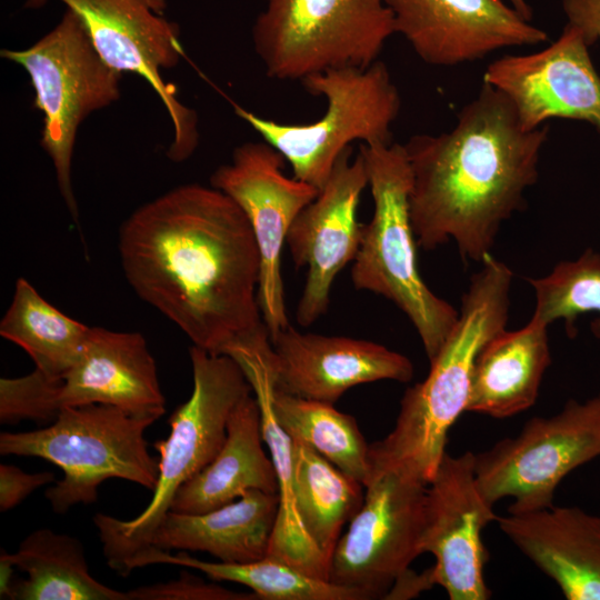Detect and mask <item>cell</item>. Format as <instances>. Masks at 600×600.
<instances>
[{"mask_svg": "<svg viewBox=\"0 0 600 600\" xmlns=\"http://www.w3.org/2000/svg\"><path fill=\"white\" fill-rule=\"evenodd\" d=\"M394 32L414 53L434 67L481 60L511 47L548 39L503 0H386Z\"/></svg>", "mask_w": 600, "mask_h": 600, "instance_id": "e0dca14e", "label": "cell"}, {"mask_svg": "<svg viewBox=\"0 0 600 600\" xmlns=\"http://www.w3.org/2000/svg\"><path fill=\"white\" fill-rule=\"evenodd\" d=\"M1 58L19 64L34 90L42 116L40 144L51 159L60 194L79 224L71 166L80 124L120 98L121 72L96 50L80 17L66 8L60 21L26 49H2Z\"/></svg>", "mask_w": 600, "mask_h": 600, "instance_id": "ba28073f", "label": "cell"}, {"mask_svg": "<svg viewBox=\"0 0 600 600\" xmlns=\"http://www.w3.org/2000/svg\"><path fill=\"white\" fill-rule=\"evenodd\" d=\"M127 594L128 600H258L253 592H236L206 583L184 570L176 580L138 587Z\"/></svg>", "mask_w": 600, "mask_h": 600, "instance_id": "1f68e13d", "label": "cell"}, {"mask_svg": "<svg viewBox=\"0 0 600 600\" xmlns=\"http://www.w3.org/2000/svg\"><path fill=\"white\" fill-rule=\"evenodd\" d=\"M2 553L27 578L12 584L14 600H128L89 572L83 544L51 529L29 533L14 553Z\"/></svg>", "mask_w": 600, "mask_h": 600, "instance_id": "d4e9b609", "label": "cell"}, {"mask_svg": "<svg viewBox=\"0 0 600 600\" xmlns=\"http://www.w3.org/2000/svg\"><path fill=\"white\" fill-rule=\"evenodd\" d=\"M154 421L109 404L67 407L46 428L1 432L0 453L37 457L59 467L63 478L44 497L56 513L63 514L76 504L93 503L99 486L108 479L154 490L159 461L144 439Z\"/></svg>", "mask_w": 600, "mask_h": 600, "instance_id": "8992f818", "label": "cell"}, {"mask_svg": "<svg viewBox=\"0 0 600 600\" xmlns=\"http://www.w3.org/2000/svg\"><path fill=\"white\" fill-rule=\"evenodd\" d=\"M90 327L61 312L24 278L0 321V336L22 348L36 369L61 379L77 361Z\"/></svg>", "mask_w": 600, "mask_h": 600, "instance_id": "83f0119b", "label": "cell"}, {"mask_svg": "<svg viewBox=\"0 0 600 600\" xmlns=\"http://www.w3.org/2000/svg\"><path fill=\"white\" fill-rule=\"evenodd\" d=\"M59 380L47 377L38 369L18 378H1L0 422L54 421L60 412L57 406Z\"/></svg>", "mask_w": 600, "mask_h": 600, "instance_id": "4dcf8cb0", "label": "cell"}, {"mask_svg": "<svg viewBox=\"0 0 600 600\" xmlns=\"http://www.w3.org/2000/svg\"><path fill=\"white\" fill-rule=\"evenodd\" d=\"M512 278L511 269L491 254L482 261L428 376L406 390L393 429L369 444L370 471L396 470L431 482L447 452L448 432L466 411L476 357L506 329Z\"/></svg>", "mask_w": 600, "mask_h": 600, "instance_id": "3957f363", "label": "cell"}, {"mask_svg": "<svg viewBox=\"0 0 600 600\" xmlns=\"http://www.w3.org/2000/svg\"><path fill=\"white\" fill-rule=\"evenodd\" d=\"M427 486L396 470L371 472L362 506L331 556L329 580L384 599L422 553Z\"/></svg>", "mask_w": 600, "mask_h": 600, "instance_id": "8fae6325", "label": "cell"}, {"mask_svg": "<svg viewBox=\"0 0 600 600\" xmlns=\"http://www.w3.org/2000/svg\"><path fill=\"white\" fill-rule=\"evenodd\" d=\"M293 490L304 530L330 563L347 522L360 510L364 487L309 444L292 439Z\"/></svg>", "mask_w": 600, "mask_h": 600, "instance_id": "484cf974", "label": "cell"}, {"mask_svg": "<svg viewBox=\"0 0 600 600\" xmlns=\"http://www.w3.org/2000/svg\"><path fill=\"white\" fill-rule=\"evenodd\" d=\"M286 160L266 141L233 149L229 163L218 167L210 186L229 196L246 214L260 254L258 299L272 340L290 323L281 274V253L289 228L319 189L283 172Z\"/></svg>", "mask_w": 600, "mask_h": 600, "instance_id": "7c38bea8", "label": "cell"}, {"mask_svg": "<svg viewBox=\"0 0 600 600\" xmlns=\"http://www.w3.org/2000/svg\"><path fill=\"white\" fill-rule=\"evenodd\" d=\"M536 293L533 316L550 324L563 320L571 336L577 319L597 313L591 330L600 338V253L587 249L576 260L559 262L547 276L529 279Z\"/></svg>", "mask_w": 600, "mask_h": 600, "instance_id": "f546056e", "label": "cell"}, {"mask_svg": "<svg viewBox=\"0 0 600 600\" xmlns=\"http://www.w3.org/2000/svg\"><path fill=\"white\" fill-rule=\"evenodd\" d=\"M156 563L197 569L211 580L243 584L258 600H371L363 590L312 577L269 556L246 563H227L199 560L186 551L172 554L151 547L131 561L130 570Z\"/></svg>", "mask_w": 600, "mask_h": 600, "instance_id": "4316f807", "label": "cell"}, {"mask_svg": "<svg viewBox=\"0 0 600 600\" xmlns=\"http://www.w3.org/2000/svg\"><path fill=\"white\" fill-rule=\"evenodd\" d=\"M223 353L240 364L251 384L260 407L263 441L276 468L279 509L267 556L329 580L330 563L304 530L296 506L292 439L277 421L271 401L274 371L270 336L263 333L237 342Z\"/></svg>", "mask_w": 600, "mask_h": 600, "instance_id": "44dd1931", "label": "cell"}, {"mask_svg": "<svg viewBox=\"0 0 600 600\" xmlns=\"http://www.w3.org/2000/svg\"><path fill=\"white\" fill-rule=\"evenodd\" d=\"M549 324L533 316L520 329H503L479 350L466 411L504 419L534 404L551 363Z\"/></svg>", "mask_w": 600, "mask_h": 600, "instance_id": "603a6c76", "label": "cell"}, {"mask_svg": "<svg viewBox=\"0 0 600 600\" xmlns=\"http://www.w3.org/2000/svg\"><path fill=\"white\" fill-rule=\"evenodd\" d=\"M152 3L154 4L156 9L163 13L166 7H167V0H151Z\"/></svg>", "mask_w": 600, "mask_h": 600, "instance_id": "74e56055", "label": "cell"}, {"mask_svg": "<svg viewBox=\"0 0 600 600\" xmlns=\"http://www.w3.org/2000/svg\"><path fill=\"white\" fill-rule=\"evenodd\" d=\"M432 568L421 573L412 570L404 572L391 587L384 599H410L418 597L422 591L434 586Z\"/></svg>", "mask_w": 600, "mask_h": 600, "instance_id": "e575fe53", "label": "cell"}, {"mask_svg": "<svg viewBox=\"0 0 600 600\" xmlns=\"http://www.w3.org/2000/svg\"><path fill=\"white\" fill-rule=\"evenodd\" d=\"M512 543L551 578L568 600H600V517L578 507H549L499 517Z\"/></svg>", "mask_w": 600, "mask_h": 600, "instance_id": "ffe728a7", "label": "cell"}, {"mask_svg": "<svg viewBox=\"0 0 600 600\" xmlns=\"http://www.w3.org/2000/svg\"><path fill=\"white\" fill-rule=\"evenodd\" d=\"M74 11L100 57L112 69L144 79L159 96L173 124L168 157L188 159L199 142L196 112L182 104L161 71L176 67L183 53L179 27L151 0H59Z\"/></svg>", "mask_w": 600, "mask_h": 600, "instance_id": "4fadbf2b", "label": "cell"}, {"mask_svg": "<svg viewBox=\"0 0 600 600\" xmlns=\"http://www.w3.org/2000/svg\"><path fill=\"white\" fill-rule=\"evenodd\" d=\"M48 0H27L24 7L30 9H39L47 3Z\"/></svg>", "mask_w": 600, "mask_h": 600, "instance_id": "8d00e7d4", "label": "cell"}, {"mask_svg": "<svg viewBox=\"0 0 600 600\" xmlns=\"http://www.w3.org/2000/svg\"><path fill=\"white\" fill-rule=\"evenodd\" d=\"M300 82L308 93L326 100L324 113L317 121L283 123L233 107L236 114L290 163L294 178L320 189L351 142H392L401 97L382 61L366 68L329 69Z\"/></svg>", "mask_w": 600, "mask_h": 600, "instance_id": "52a82bcc", "label": "cell"}, {"mask_svg": "<svg viewBox=\"0 0 600 600\" xmlns=\"http://www.w3.org/2000/svg\"><path fill=\"white\" fill-rule=\"evenodd\" d=\"M474 456L478 486L492 504L512 498L509 513L552 507L562 479L600 456V393L570 399L554 416L533 417L516 437Z\"/></svg>", "mask_w": 600, "mask_h": 600, "instance_id": "30bf717a", "label": "cell"}, {"mask_svg": "<svg viewBox=\"0 0 600 600\" xmlns=\"http://www.w3.org/2000/svg\"><path fill=\"white\" fill-rule=\"evenodd\" d=\"M271 346L276 388L304 399L334 404L352 387L413 377L409 358L368 340L304 333L289 324Z\"/></svg>", "mask_w": 600, "mask_h": 600, "instance_id": "ac0fdd59", "label": "cell"}, {"mask_svg": "<svg viewBox=\"0 0 600 600\" xmlns=\"http://www.w3.org/2000/svg\"><path fill=\"white\" fill-rule=\"evenodd\" d=\"M189 354L192 393L170 416L169 436L153 443L159 452V474L152 499L130 520L104 513L93 517L108 566L122 577L130 574V562L150 548L179 488L218 454L231 412L252 393L247 376L232 357L196 346Z\"/></svg>", "mask_w": 600, "mask_h": 600, "instance_id": "277c9868", "label": "cell"}, {"mask_svg": "<svg viewBox=\"0 0 600 600\" xmlns=\"http://www.w3.org/2000/svg\"><path fill=\"white\" fill-rule=\"evenodd\" d=\"M568 24L577 28L591 46L600 41V0H562Z\"/></svg>", "mask_w": 600, "mask_h": 600, "instance_id": "836d02e7", "label": "cell"}, {"mask_svg": "<svg viewBox=\"0 0 600 600\" xmlns=\"http://www.w3.org/2000/svg\"><path fill=\"white\" fill-rule=\"evenodd\" d=\"M349 147L336 161L317 197L291 223L286 243L297 268H306V282L296 318L307 327L328 309L331 286L338 273L353 261L363 224L357 210L368 186L363 156L352 158Z\"/></svg>", "mask_w": 600, "mask_h": 600, "instance_id": "9a60e30c", "label": "cell"}, {"mask_svg": "<svg viewBox=\"0 0 600 600\" xmlns=\"http://www.w3.org/2000/svg\"><path fill=\"white\" fill-rule=\"evenodd\" d=\"M279 509V494L249 490L220 508L198 513L169 511L150 548L200 551L227 563H246L268 553Z\"/></svg>", "mask_w": 600, "mask_h": 600, "instance_id": "7402d4cb", "label": "cell"}, {"mask_svg": "<svg viewBox=\"0 0 600 600\" xmlns=\"http://www.w3.org/2000/svg\"><path fill=\"white\" fill-rule=\"evenodd\" d=\"M118 251L137 296L212 353L269 332L256 296L260 254L241 208L224 192L178 186L121 224Z\"/></svg>", "mask_w": 600, "mask_h": 600, "instance_id": "6da1fadb", "label": "cell"}, {"mask_svg": "<svg viewBox=\"0 0 600 600\" xmlns=\"http://www.w3.org/2000/svg\"><path fill=\"white\" fill-rule=\"evenodd\" d=\"M589 47L567 23L547 48L491 61L482 81L507 97L524 130L561 118L588 122L600 133V76Z\"/></svg>", "mask_w": 600, "mask_h": 600, "instance_id": "2e32d148", "label": "cell"}, {"mask_svg": "<svg viewBox=\"0 0 600 600\" xmlns=\"http://www.w3.org/2000/svg\"><path fill=\"white\" fill-rule=\"evenodd\" d=\"M109 404L159 419L166 412L156 361L140 332L90 327L83 348L59 380L57 406Z\"/></svg>", "mask_w": 600, "mask_h": 600, "instance_id": "d6986e66", "label": "cell"}, {"mask_svg": "<svg viewBox=\"0 0 600 600\" xmlns=\"http://www.w3.org/2000/svg\"><path fill=\"white\" fill-rule=\"evenodd\" d=\"M373 216L363 224L351 268L352 284L393 302L417 330L431 361L452 330L459 311L438 297L420 276L410 216L411 169L403 144L360 146Z\"/></svg>", "mask_w": 600, "mask_h": 600, "instance_id": "5b68a950", "label": "cell"}, {"mask_svg": "<svg viewBox=\"0 0 600 600\" xmlns=\"http://www.w3.org/2000/svg\"><path fill=\"white\" fill-rule=\"evenodd\" d=\"M394 33L386 0H267L251 30L267 77L280 81L366 68Z\"/></svg>", "mask_w": 600, "mask_h": 600, "instance_id": "9c48e42d", "label": "cell"}, {"mask_svg": "<svg viewBox=\"0 0 600 600\" xmlns=\"http://www.w3.org/2000/svg\"><path fill=\"white\" fill-rule=\"evenodd\" d=\"M548 132L524 130L507 97L482 81L450 131L412 136L403 146L418 246L432 250L453 240L463 259L481 263L536 183Z\"/></svg>", "mask_w": 600, "mask_h": 600, "instance_id": "7a4b0ae2", "label": "cell"}, {"mask_svg": "<svg viewBox=\"0 0 600 600\" xmlns=\"http://www.w3.org/2000/svg\"><path fill=\"white\" fill-rule=\"evenodd\" d=\"M263 442L260 407L250 393L231 412L227 438L218 454L179 488L170 511L203 513L239 499L249 490L278 493L276 468L263 450Z\"/></svg>", "mask_w": 600, "mask_h": 600, "instance_id": "cb8c5ba5", "label": "cell"}, {"mask_svg": "<svg viewBox=\"0 0 600 600\" xmlns=\"http://www.w3.org/2000/svg\"><path fill=\"white\" fill-rule=\"evenodd\" d=\"M54 482L49 471L27 473L11 464H0V511L6 512L22 502L33 491Z\"/></svg>", "mask_w": 600, "mask_h": 600, "instance_id": "d6a6232c", "label": "cell"}, {"mask_svg": "<svg viewBox=\"0 0 600 600\" xmlns=\"http://www.w3.org/2000/svg\"><path fill=\"white\" fill-rule=\"evenodd\" d=\"M476 479V456H443L427 486L421 552L434 557L432 576L450 600H487L483 528L498 520Z\"/></svg>", "mask_w": 600, "mask_h": 600, "instance_id": "5bb4252c", "label": "cell"}, {"mask_svg": "<svg viewBox=\"0 0 600 600\" xmlns=\"http://www.w3.org/2000/svg\"><path fill=\"white\" fill-rule=\"evenodd\" d=\"M277 421L293 440L304 442L363 487L370 473L369 444L356 419L334 404L273 388Z\"/></svg>", "mask_w": 600, "mask_h": 600, "instance_id": "f1b7e54d", "label": "cell"}, {"mask_svg": "<svg viewBox=\"0 0 600 600\" xmlns=\"http://www.w3.org/2000/svg\"><path fill=\"white\" fill-rule=\"evenodd\" d=\"M509 4L528 21L532 20V9L526 0H508Z\"/></svg>", "mask_w": 600, "mask_h": 600, "instance_id": "d590c367", "label": "cell"}]
</instances>
